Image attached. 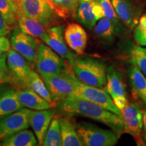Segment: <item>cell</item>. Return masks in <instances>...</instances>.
Listing matches in <instances>:
<instances>
[{"label":"cell","mask_w":146,"mask_h":146,"mask_svg":"<svg viewBox=\"0 0 146 146\" xmlns=\"http://www.w3.org/2000/svg\"><path fill=\"white\" fill-rule=\"evenodd\" d=\"M56 110L65 116H79L100 122L110 128L118 136L124 132L122 116L88 100L68 97L56 104Z\"/></svg>","instance_id":"6da1fadb"},{"label":"cell","mask_w":146,"mask_h":146,"mask_svg":"<svg viewBox=\"0 0 146 146\" xmlns=\"http://www.w3.org/2000/svg\"><path fill=\"white\" fill-rule=\"evenodd\" d=\"M70 66L81 83L99 88L106 85L108 68L102 60L90 56L76 57Z\"/></svg>","instance_id":"7a4b0ae2"},{"label":"cell","mask_w":146,"mask_h":146,"mask_svg":"<svg viewBox=\"0 0 146 146\" xmlns=\"http://www.w3.org/2000/svg\"><path fill=\"white\" fill-rule=\"evenodd\" d=\"M70 68L67 66L62 72L57 75L41 77L56 104L60 100L72 97L75 91L76 84L79 80Z\"/></svg>","instance_id":"3957f363"},{"label":"cell","mask_w":146,"mask_h":146,"mask_svg":"<svg viewBox=\"0 0 146 146\" xmlns=\"http://www.w3.org/2000/svg\"><path fill=\"white\" fill-rule=\"evenodd\" d=\"M16 3L25 16L39 22L46 29L57 22L58 14L47 0H18Z\"/></svg>","instance_id":"277c9868"},{"label":"cell","mask_w":146,"mask_h":146,"mask_svg":"<svg viewBox=\"0 0 146 146\" xmlns=\"http://www.w3.org/2000/svg\"><path fill=\"white\" fill-rule=\"evenodd\" d=\"M76 129L83 145L87 146H113L120 137L112 130L84 122L77 124Z\"/></svg>","instance_id":"5b68a950"},{"label":"cell","mask_w":146,"mask_h":146,"mask_svg":"<svg viewBox=\"0 0 146 146\" xmlns=\"http://www.w3.org/2000/svg\"><path fill=\"white\" fill-rule=\"evenodd\" d=\"M65 59L50 46L43 43H39L35 67L41 77L57 75L67 68Z\"/></svg>","instance_id":"8992f818"},{"label":"cell","mask_w":146,"mask_h":146,"mask_svg":"<svg viewBox=\"0 0 146 146\" xmlns=\"http://www.w3.org/2000/svg\"><path fill=\"white\" fill-rule=\"evenodd\" d=\"M72 97L81 98L101 106L114 114L122 116L121 110L114 104V102L106 90L99 87L90 86L78 81Z\"/></svg>","instance_id":"52a82bcc"},{"label":"cell","mask_w":146,"mask_h":146,"mask_svg":"<svg viewBox=\"0 0 146 146\" xmlns=\"http://www.w3.org/2000/svg\"><path fill=\"white\" fill-rule=\"evenodd\" d=\"M7 64L12 82L18 89L27 88L28 79L32 71L29 62L13 48L7 53Z\"/></svg>","instance_id":"ba28073f"},{"label":"cell","mask_w":146,"mask_h":146,"mask_svg":"<svg viewBox=\"0 0 146 146\" xmlns=\"http://www.w3.org/2000/svg\"><path fill=\"white\" fill-rule=\"evenodd\" d=\"M14 30L10 39L12 48L22 55L29 63L35 64L39 43L36 37L23 33L19 27H16Z\"/></svg>","instance_id":"9c48e42d"},{"label":"cell","mask_w":146,"mask_h":146,"mask_svg":"<svg viewBox=\"0 0 146 146\" xmlns=\"http://www.w3.org/2000/svg\"><path fill=\"white\" fill-rule=\"evenodd\" d=\"M121 112L124 132L132 136L137 145H142V143H144L141 138L143 129V112L139 106L135 103L128 104Z\"/></svg>","instance_id":"30bf717a"},{"label":"cell","mask_w":146,"mask_h":146,"mask_svg":"<svg viewBox=\"0 0 146 146\" xmlns=\"http://www.w3.org/2000/svg\"><path fill=\"white\" fill-rule=\"evenodd\" d=\"M64 26L52 27L47 29L46 33L42 36L41 39L45 44L50 46L53 50L58 53L65 60H67L72 64L75 59L76 55L70 52L66 45V42L64 39Z\"/></svg>","instance_id":"8fae6325"},{"label":"cell","mask_w":146,"mask_h":146,"mask_svg":"<svg viewBox=\"0 0 146 146\" xmlns=\"http://www.w3.org/2000/svg\"><path fill=\"white\" fill-rule=\"evenodd\" d=\"M29 108H22L0 119V139L29 127Z\"/></svg>","instance_id":"7c38bea8"},{"label":"cell","mask_w":146,"mask_h":146,"mask_svg":"<svg viewBox=\"0 0 146 146\" xmlns=\"http://www.w3.org/2000/svg\"><path fill=\"white\" fill-rule=\"evenodd\" d=\"M76 16L78 22L89 29L94 28L97 22L105 17L99 0H81Z\"/></svg>","instance_id":"4fadbf2b"},{"label":"cell","mask_w":146,"mask_h":146,"mask_svg":"<svg viewBox=\"0 0 146 146\" xmlns=\"http://www.w3.org/2000/svg\"><path fill=\"white\" fill-rule=\"evenodd\" d=\"M56 114L54 110H42L32 111L29 115V124L33 129L38 145H42L45 134L50 125L52 118Z\"/></svg>","instance_id":"5bb4252c"},{"label":"cell","mask_w":146,"mask_h":146,"mask_svg":"<svg viewBox=\"0 0 146 146\" xmlns=\"http://www.w3.org/2000/svg\"><path fill=\"white\" fill-rule=\"evenodd\" d=\"M115 12L128 28L132 29L139 23L140 11L131 0H111Z\"/></svg>","instance_id":"9a60e30c"},{"label":"cell","mask_w":146,"mask_h":146,"mask_svg":"<svg viewBox=\"0 0 146 146\" xmlns=\"http://www.w3.org/2000/svg\"><path fill=\"white\" fill-rule=\"evenodd\" d=\"M64 39L67 45L78 55H82L87 46V35L81 25L71 23L64 30Z\"/></svg>","instance_id":"2e32d148"},{"label":"cell","mask_w":146,"mask_h":146,"mask_svg":"<svg viewBox=\"0 0 146 146\" xmlns=\"http://www.w3.org/2000/svg\"><path fill=\"white\" fill-rule=\"evenodd\" d=\"M106 89L112 99L118 97H127L126 85L123 73L113 66L107 68Z\"/></svg>","instance_id":"e0dca14e"},{"label":"cell","mask_w":146,"mask_h":146,"mask_svg":"<svg viewBox=\"0 0 146 146\" xmlns=\"http://www.w3.org/2000/svg\"><path fill=\"white\" fill-rule=\"evenodd\" d=\"M23 108L18 98L17 87H9L0 92V119Z\"/></svg>","instance_id":"ac0fdd59"},{"label":"cell","mask_w":146,"mask_h":146,"mask_svg":"<svg viewBox=\"0 0 146 146\" xmlns=\"http://www.w3.org/2000/svg\"><path fill=\"white\" fill-rule=\"evenodd\" d=\"M18 96L20 102L23 107L35 110H42L52 108V106L41 96L37 94L30 87L18 89Z\"/></svg>","instance_id":"d6986e66"},{"label":"cell","mask_w":146,"mask_h":146,"mask_svg":"<svg viewBox=\"0 0 146 146\" xmlns=\"http://www.w3.org/2000/svg\"><path fill=\"white\" fill-rule=\"evenodd\" d=\"M60 125L63 146L84 145L76 131V125L68 116L60 117Z\"/></svg>","instance_id":"ffe728a7"},{"label":"cell","mask_w":146,"mask_h":146,"mask_svg":"<svg viewBox=\"0 0 146 146\" xmlns=\"http://www.w3.org/2000/svg\"><path fill=\"white\" fill-rule=\"evenodd\" d=\"M127 74L131 86L135 95L146 104V77L134 63L127 69Z\"/></svg>","instance_id":"44dd1931"},{"label":"cell","mask_w":146,"mask_h":146,"mask_svg":"<svg viewBox=\"0 0 146 146\" xmlns=\"http://www.w3.org/2000/svg\"><path fill=\"white\" fill-rule=\"evenodd\" d=\"M17 23L19 29L23 33L39 39H41L46 33L47 29L43 25L33 18L25 16L18 7L17 8Z\"/></svg>","instance_id":"7402d4cb"},{"label":"cell","mask_w":146,"mask_h":146,"mask_svg":"<svg viewBox=\"0 0 146 146\" xmlns=\"http://www.w3.org/2000/svg\"><path fill=\"white\" fill-rule=\"evenodd\" d=\"M37 143L35 134L27 129L0 139V145L3 146H35Z\"/></svg>","instance_id":"603a6c76"},{"label":"cell","mask_w":146,"mask_h":146,"mask_svg":"<svg viewBox=\"0 0 146 146\" xmlns=\"http://www.w3.org/2000/svg\"><path fill=\"white\" fill-rule=\"evenodd\" d=\"M58 16L64 18L76 17L81 0H47Z\"/></svg>","instance_id":"cb8c5ba5"},{"label":"cell","mask_w":146,"mask_h":146,"mask_svg":"<svg viewBox=\"0 0 146 146\" xmlns=\"http://www.w3.org/2000/svg\"><path fill=\"white\" fill-rule=\"evenodd\" d=\"M28 87L31 88L36 94L41 96L45 101L48 102L52 108L56 107V104L53 101L52 96H51L44 81L41 78V76L35 71L32 70L31 72L28 79Z\"/></svg>","instance_id":"d4e9b609"},{"label":"cell","mask_w":146,"mask_h":146,"mask_svg":"<svg viewBox=\"0 0 146 146\" xmlns=\"http://www.w3.org/2000/svg\"><path fill=\"white\" fill-rule=\"evenodd\" d=\"M42 145L44 146H61L62 145L60 133V117L55 116L53 117L49 126Z\"/></svg>","instance_id":"484cf974"},{"label":"cell","mask_w":146,"mask_h":146,"mask_svg":"<svg viewBox=\"0 0 146 146\" xmlns=\"http://www.w3.org/2000/svg\"><path fill=\"white\" fill-rule=\"evenodd\" d=\"M94 33L98 38L103 41H112L116 35V29L108 18L104 17L94 27Z\"/></svg>","instance_id":"4316f807"},{"label":"cell","mask_w":146,"mask_h":146,"mask_svg":"<svg viewBox=\"0 0 146 146\" xmlns=\"http://www.w3.org/2000/svg\"><path fill=\"white\" fill-rule=\"evenodd\" d=\"M17 3L13 0H0V12L11 28L14 29L17 23Z\"/></svg>","instance_id":"83f0119b"},{"label":"cell","mask_w":146,"mask_h":146,"mask_svg":"<svg viewBox=\"0 0 146 146\" xmlns=\"http://www.w3.org/2000/svg\"><path fill=\"white\" fill-rule=\"evenodd\" d=\"M100 4L104 12V16L110 21L114 25L118 34L123 33L125 31V27L121 23L116 12H115L113 5L111 3V0H99Z\"/></svg>","instance_id":"f1b7e54d"},{"label":"cell","mask_w":146,"mask_h":146,"mask_svg":"<svg viewBox=\"0 0 146 146\" xmlns=\"http://www.w3.org/2000/svg\"><path fill=\"white\" fill-rule=\"evenodd\" d=\"M131 57L133 62L146 77V48L141 46L135 47L132 51Z\"/></svg>","instance_id":"f546056e"},{"label":"cell","mask_w":146,"mask_h":146,"mask_svg":"<svg viewBox=\"0 0 146 146\" xmlns=\"http://www.w3.org/2000/svg\"><path fill=\"white\" fill-rule=\"evenodd\" d=\"M12 79L7 64V53L0 57V86L3 84L11 83Z\"/></svg>","instance_id":"4dcf8cb0"},{"label":"cell","mask_w":146,"mask_h":146,"mask_svg":"<svg viewBox=\"0 0 146 146\" xmlns=\"http://www.w3.org/2000/svg\"><path fill=\"white\" fill-rule=\"evenodd\" d=\"M134 38L139 45L146 47V27L137 25L134 32Z\"/></svg>","instance_id":"1f68e13d"},{"label":"cell","mask_w":146,"mask_h":146,"mask_svg":"<svg viewBox=\"0 0 146 146\" xmlns=\"http://www.w3.org/2000/svg\"><path fill=\"white\" fill-rule=\"evenodd\" d=\"M11 43L5 35L0 36V57L3 54L8 53L11 49Z\"/></svg>","instance_id":"d6a6232c"},{"label":"cell","mask_w":146,"mask_h":146,"mask_svg":"<svg viewBox=\"0 0 146 146\" xmlns=\"http://www.w3.org/2000/svg\"><path fill=\"white\" fill-rule=\"evenodd\" d=\"M12 29H13L9 26L3 15L0 12V36L6 35Z\"/></svg>","instance_id":"836d02e7"},{"label":"cell","mask_w":146,"mask_h":146,"mask_svg":"<svg viewBox=\"0 0 146 146\" xmlns=\"http://www.w3.org/2000/svg\"><path fill=\"white\" fill-rule=\"evenodd\" d=\"M114 104L119 108L120 110H123L128 105V101L127 97H118V98L113 99Z\"/></svg>","instance_id":"e575fe53"},{"label":"cell","mask_w":146,"mask_h":146,"mask_svg":"<svg viewBox=\"0 0 146 146\" xmlns=\"http://www.w3.org/2000/svg\"><path fill=\"white\" fill-rule=\"evenodd\" d=\"M143 128L144 133H146V110L143 112Z\"/></svg>","instance_id":"d590c367"},{"label":"cell","mask_w":146,"mask_h":146,"mask_svg":"<svg viewBox=\"0 0 146 146\" xmlns=\"http://www.w3.org/2000/svg\"><path fill=\"white\" fill-rule=\"evenodd\" d=\"M142 139H143V143L146 145V133H144L143 136H142Z\"/></svg>","instance_id":"8d00e7d4"},{"label":"cell","mask_w":146,"mask_h":146,"mask_svg":"<svg viewBox=\"0 0 146 146\" xmlns=\"http://www.w3.org/2000/svg\"><path fill=\"white\" fill-rule=\"evenodd\" d=\"M13 1H14V2H16V3L18 2V0H13Z\"/></svg>","instance_id":"74e56055"},{"label":"cell","mask_w":146,"mask_h":146,"mask_svg":"<svg viewBox=\"0 0 146 146\" xmlns=\"http://www.w3.org/2000/svg\"><path fill=\"white\" fill-rule=\"evenodd\" d=\"M86 1H91V0H86Z\"/></svg>","instance_id":"f35d334b"}]
</instances>
